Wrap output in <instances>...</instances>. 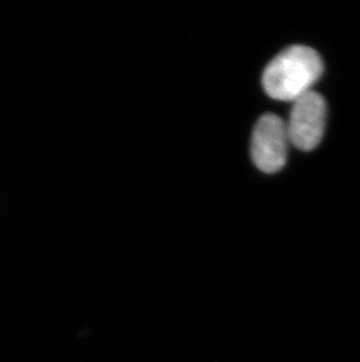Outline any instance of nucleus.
<instances>
[{
  "label": "nucleus",
  "mask_w": 360,
  "mask_h": 362,
  "mask_svg": "<svg viewBox=\"0 0 360 362\" xmlns=\"http://www.w3.org/2000/svg\"><path fill=\"white\" fill-rule=\"evenodd\" d=\"M323 73V62L313 48L295 45L272 59L263 73V87L270 98L296 101L311 90Z\"/></svg>",
  "instance_id": "obj_1"
},
{
  "label": "nucleus",
  "mask_w": 360,
  "mask_h": 362,
  "mask_svg": "<svg viewBox=\"0 0 360 362\" xmlns=\"http://www.w3.org/2000/svg\"><path fill=\"white\" fill-rule=\"evenodd\" d=\"M326 105L323 96L310 90L294 101L286 122L289 142L303 151L320 144L325 130Z\"/></svg>",
  "instance_id": "obj_2"
},
{
  "label": "nucleus",
  "mask_w": 360,
  "mask_h": 362,
  "mask_svg": "<svg viewBox=\"0 0 360 362\" xmlns=\"http://www.w3.org/2000/svg\"><path fill=\"white\" fill-rule=\"evenodd\" d=\"M289 144L286 121L274 114H265L258 121L253 132V162L267 174L281 170L287 162Z\"/></svg>",
  "instance_id": "obj_3"
}]
</instances>
